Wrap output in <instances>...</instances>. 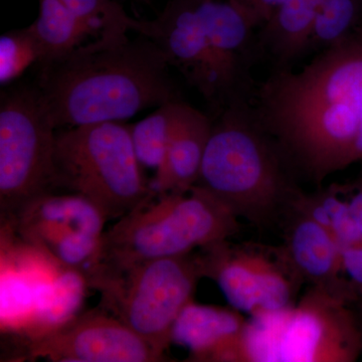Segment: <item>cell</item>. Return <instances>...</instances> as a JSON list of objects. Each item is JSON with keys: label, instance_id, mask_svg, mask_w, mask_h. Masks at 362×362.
<instances>
[{"label": "cell", "instance_id": "ffe728a7", "mask_svg": "<svg viewBox=\"0 0 362 362\" xmlns=\"http://www.w3.org/2000/svg\"><path fill=\"white\" fill-rule=\"evenodd\" d=\"M361 26L362 0H323L312 37L311 51H323Z\"/></svg>", "mask_w": 362, "mask_h": 362}, {"label": "cell", "instance_id": "484cf974", "mask_svg": "<svg viewBox=\"0 0 362 362\" xmlns=\"http://www.w3.org/2000/svg\"><path fill=\"white\" fill-rule=\"evenodd\" d=\"M136 1L140 2V4H148V6L152 4V0H136Z\"/></svg>", "mask_w": 362, "mask_h": 362}, {"label": "cell", "instance_id": "83f0119b", "mask_svg": "<svg viewBox=\"0 0 362 362\" xmlns=\"http://www.w3.org/2000/svg\"><path fill=\"white\" fill-rule=\"evenodd\" d=\"M361 333H362V326H361Z\"/></svg>", "mask_w": 362, "mask_h": 362}, {"label": "cell", "instance_id": "cb8c5ba5", "mask_svg": "<svg viewBox=\"0 0 362 362\" xmlns=\"http://www.w3.org/2000/svg\"><path fill=\"white\" fill-rule=\"evenodd\" d=\"M349 204L350 214L362 235V180L359 178L352 187H341Z\"/></svg>", "mask_w": 362, "mask_h": 362}, {"label": "cell", "instance_id": "52a82bcc", "mask_svg": "<svg viewBox=\"0 0 362 362\" xmlns=\"http://www.w3.org/2000/svg\"><path fill=\"white\" fill-rule=\"evenodd\" d=\"M202 275L199 255L149 259L89 281L102 295L103 308L164 354L181 310L192 300Z\"/></svg>", "mask_w": 362, "mask_h": 362}, {"label": "cell", "instance_id": "ba28073f", "mask_svg": "<svg viewBox=\"0 0 362 362\" xmlns=\"http://www.w3.org/2000/svg\"><path fill=\"white\" fill-rule=\"evenodd\" d=\"M57 129L39 87L2 93L0 103V204L13 218L25 202L54 192Z\"/></svg>", "mask_w": 362, "mask_h": 362}, {"label": "cell", "instance_id": "9c48e42d", "mask_svg": "<svg viewBox=\"0 0 362 362\" xmlns=\"http://www.w3.org/2000/svg\"><path fill=\"white\" fill-rule=\"evenodd\" d=\"M202 275L218 286L232 308L250 316L296 303L303 282L282 247L223 240L197 252Z\"/></svg>", "mask_w": 362, "mask_h": 362}, {"label": "cell", "instance_id": "e0dca14e", "mask_svg": "<svg viewBox=\"0 0 362 362\" xmlns=\"http://www.w3.org/2000/svg\"><path fill=\"white\" fill-rule=\"evenodd\" d=\"M28 28L39 45L40 66L68 56L84 45L89 35L98 33L61 0H40L39 16Z\"/></svg>", "mask_w": 362, "mask_h": 362}, {"label": "cell", "instance_id": "d4e9b609", "mask_svg": "<svg viewBox=\"0 0 362 362\" xmlns=\"http://www.w3.org/2000/svg\"><path fill=\"white\" fill-rule=\"evenodd\" d=\"M258 14L263 23L271 18L284 0H237Z\"/></svg>", "mask_w": 362, "mask_h": 362}, {"label": "cell", "instance_id": "5bb4252c", "mask_svg": "<svg viewBox=\"0 0 362 362\" xmlns=\"http://www.w3.org/2000/svg\"><path fill=\"white\" fill-rule=\"evenodd\" d=\"M247 320L230 306L201 305L192 300L176 318L170 342L188 350L190 361L239 362Z\"/></svg>", "mask_w": 362, "mask_h": 362}, {"label": "cell", "instance_id": "7a4b0ae2", "mask_svg": "<svg viewBox=\"0 0 362 362\" xmlns=\"http://www.w3.org/2000/svg\"><path fill=\"white\" fill-rule=\"evenodd\" d=\"M128 30H101L94 42L40 66L37 87L57 128L120 122L180 100L160 49L144 35L129 39Z\"/></svg>", "mask_w": 362, "mask_h": 362}, {"label": "cell", "instance_id": "ac0fdd59", "mask_svg": "<svg viewBox=\"0 0 362 362\" xmlns=\"http://www.w3.org/2000/svg\"><path fill=\"white\" fill-rule=\"evenodd\" d=\"M291 206L325 228L341 249L362 246L361 233L350 214L349 204L339 185H333L313 194H305L300 189Z\"/></svg>", "mask_w": 362, "mask_h": 362}, {"label": "cell", "instance_id": "4316f807", "mask_svg": "<svg viewBox=\"0 0 362 362\" xmlns=\"http://www.w3.org/2000/svg\"><path fill=\"white\" fill-rule=\"evenodd\" d=\"M359 178H361V180H362V173H361V177H359Z\"/></svg>", "mask_w": 362, "mask_h": 362}, {"label": "cell", "instance_id": "d6986e66", "mask_svg": "<svg viewBox=\"0 0 362 362\" xmlns=\"http://www.w3.org/2000/svg\"><path fill=\"white\" fill-rule=\"evenodd\" d=\"M188 104L180 100L168 102L146 118L131 125L136 156L142 168L157 170L163 162L171 137Z\"/></svg>", "mask_w": 362, "mask_h": 362}, {"label": "cell", "instance_id": "3957f363", "mask_svg": "<svg viewBox=\"0 0 362 362\" xmlns=\"http://www.w3.org/2000/svg\"><path fill=\"white\" fill-rule=\"evenodd\" d=\"M276 142L249 100L221 109L213 121L197 185L239 218L267 228L285 216L299 192Z\"/></svg>", "mask_w": 362, "mask_h": 362}, {"label": "cell", "instance_id": "7c38bea8", "mask_svg": "<svg viewBox=\"0 0 362 362\" xmlns=\"http://www.w3.org/2000/svg\"><path fill=\"white\" fill-rule=\"evenodd\" d=\"M30 356L51 361L157 362L166 361L146 340L109 312L90 311L40 335Z\"/></svg>", "mask_w": 362, "mask_h": 362}, {"label": "cell", "instance_id": "30bf717a", "mask_svg": "<svg viewBox=\"0 0 362 362\" xmlns=\"http://www.w3.org/2000/svg\"><path fill=\"white\" fill-rule=\"evenodd\" d=\"M13 218L21 238L59 265L84 280L96 269L108 220L83 195L45 192L25 202Z\"/></svg>", "mask_w": 362, "mask_h": 362}, {"label": "cell", "instance_id": "7402d4cb", "mask_svg": "<svg viewBox=\"0 0 362 362\" xmlns=\"http://www.w3.org/2000/svg\"><path fill=\"white\" fill-rule=\"evenodd\" d=\"M81 20L98 33L112 28H127L128 18L121 4L115 0H61ZM129 30V28H128Z\"/></svg>", "mask_w": 362, "mask_h": 362}, {"label": "cell", "instance_id": "603a6c76", "mask_svg": "<svg viewBox=\"0 0 362 362\" xmlns=\"http://www.w3.org/2000/svg\"><path fill=\"white\" fill-rule=\"evenodd\" d=\"M343 269L354 293L362 297V246L341 249Z\"/></svg>", "mask_w": 362, "mask_h": 362}, {"label": "cell", "instance_id": "8992f818", "mask_svg": "<svg viewBox=\"0 0 362 362\" xmlns=\"http://www.w3.org/2000/svg\"><path fill=\"white\" fill-rule=\"evenodd\" d=\"M57 188L83 195L115 220L156 194L136 156L131 125L87 124L57 133Z\"/></svg>", "mask_w": 362, "mask_h": 362}, {"label": "cell", "instance_id": "6da1fadb", "mask_svg": "<svg viewBox=\"0 0 362 362\" xmlns=\"http://www.w3.org/2000/svg\"><path fill=\"white\" fill-rule=\"evenodd\" d=\"M251 105L293 175L321 187L362 162V26L300 70H274Z\"/></svg>", "mask_w": 362, "mask_h": 362}, {"label": "cell", "instance_id": "5b68a950", "mask_svg": "<svg viewBox=\"0 0 362 362\" xmlns=\"http://www.w3.org/2000/svg\"><path fill=\"white\" fill-rule=\"evenodd\" d=\"M349 302L316 287L296 303L247 319L239 362H351L362 351Z\"/></svg>", "mask_w": 362, "mask_h": 362}, {"label": "cell", "instance_id": "4fadbf2b", "mask_svg": "<svg viewBox=\"0 0 362 362\" xmlns=\"http://www.w3.org/2000/svg\"><path fill=\"white\" fill-rule=\"evenodd\" d=\"M281 245L298 278L312 287L350 302L356 295L346 279L341 247L325 228L290 206Z\"/></svg>", "mask_w": 362, "mask_h": 362}, {"label": "cell", "instance_id": "277c9868", "mask_svg": "<svg viewBox=\"0 0 362 362\" xmlns=\"http://www.w3.org/2000/svg\"><path fill=\"white\" fill-rule=\"evenodd\" d=\"M239 220L199 185L185 194H153L104 232L90 277L230 240L240 232Z\"/></svg>", "mask_w": 362, "mask_h": 362}, {"label": "cell", "instance_id": "44dd1931", "mask_svg": "<svg viewBox=\"0 0 362 362\" xmlns=\"http://www.w3.org/2000/svg\"><path fill=\"white\" fill-rule=\"evenodd\" d=\"M42 58L37 40L28 28L4 33L0 39V82L7 85Z\"/></svg>", "mask_w": 362, "mask_h": 362}, {"label": "cell", "instance_id": "8fae6325", "mask_svg": "<svg viewBox=\"0 0 362 362\" xmlns=\"http://www.w3.org/2000/svg\"><path fill=\"white\" fill-rule=\"evenodd\" d=\"M128 28L157 45L168 61L218 112L237 101L216 63L201 11V0H169L151 21L128 18Z\"/></svg>", "mask_w": 362, "mask_h": 362}, {"label": "cell", "instance_id": "9a60e30c", "mask_svg": "<svg viewBox=\"0 0 362 362\" xmlns=\"http://www.w3.org/2000/svg\"><path fill=\"white\" fill-rule=\"evenodd\" d=\"M213 120L188 105L150 188L156 195L185 194L199 181Z\"/></svg>", "mask_w": 362, "mask_h": 362}, {"label": "cell", "instance_id": "2e32d148", "mask_svg": "<svg viewBox=\"0 0 362 362\" xmlns=\"http://www.w3.org/2000/svg\"><path fill=\"white\" fill-rule=\"evenodd\" d=\"M323 0H284L259 26L257 42L259 56L271 59L274 70L291 68L307 52Z\"/></svg>", "mask_w": 362, "mask_h": 362}]
</instances>
